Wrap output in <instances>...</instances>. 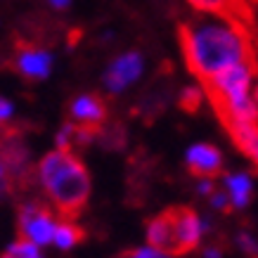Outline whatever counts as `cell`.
Instances as JSON below:
<instances>
[{
    "label": "cell",
    "instance_id": "6da1fadb",
    "mask_svg": "<svg viewBox=\"0 0 258 258\" xmlns=\"http://www.w3.org/2000/svg\"><path fill=\"white\" fill-rule=\"evenodd\" d=\"M182 57L192 76L206 83L216 74L235 64H258L256 36L249 22L202 15L192 22L178 24Z\"/></svg>",
    "mask_w": 258,
    "mask_h": 258
},
{
    "label": "cell",
    "instance_id": "7a4b0ae2",
    "mask_svg": "<svg viewBox=\"0 0 258 258\" xmlns=\"http://www.w3.org/2000/svg\"><path fill=\"white\" fill-rule=\"evenodd\" d=\"M36 175L59 218L76 220L86 211L93 192V180L79 154L67 149H52L38 161Z\"/></svg>",
    "mask_w": 258,
    "mask_h": 258
},
{
    "label": "cell",
    "instance_id": "3957f363",
    "mask_svg": "<svg viewBox=\"0 0 258 258\" xmlns=\"http://www.w3.org/2000/svg\"><path fill=\"white\" fill-rule=\"evenodd\" d=\"M202 218L187 204L168 206L147 220V244L161 256H189L202 242Z\"/></svg>",
    "mask_w": 258,
    "mask_h": 258
},
{
    "label": "cell",
    "instance_id": "277c9868",
    "mask_svg": "<svg viewBox=\"0 0 258 258\" xmlns=\"http://www.w3.org/2000/svg\"><path fill=\"white\" fill-rule=\"evenodd\" d=\"M55 227H57L55 209H50L45 202L29 199V202L19 204V209H17L19 239H29L36 246H45V244H52Z\"/></svg>",
    "mask_w": 258,
    "mask_h": 258
},
{
    "label": "cell",
    "instance_id": "5b68a950",
    "mask_svg": "<svg viewBox=\"0 0 258 258\" xmlns=\"http://www.w3.org/2000/svg\"><path fill=\"white\" fill-rule=\"evenodd\" d=\"M8 69H12L17 76L26 81H45L52 71V55L45 47H40V43L36 40L17 38Z\"/></svg>",
    "mask_w": 258,
    "mask_h": 258
},
{
    "label": "cell",
    "instance_id": "8992f818",
    "mask_svg": "<svg viewBox=\"0 0 258 258\" xmlns=\"http://www.w3.org/2000/svg\"><path fill=\"white\" fill-rule=\"evenodd\" d=\"M67 118H69V123L81 125V128L102 131V125L109 121V104L102 95H76L67 107Z\"/></svg>",
    "mask_w": 258,
    "mask_h": 258
},
{
    "label": "cell",
    "instance_id": "52a82bcc",
    "mask_svg": "<svg viewBox=\"0 0 258 258\" xmlns=\"http://www.w3.org/2000/svg\"><path fill=\"white\" fill-rule=\"evenodd\" d=\"M185 166L187 173L197 180H216L225 173V157L216 145L199 142L192 145L185 154Z\"/></svg>",
    "mask_w": 258,
    "mask_h": 258
},
{
    "label": "cell",
    "instance_id": "ba28073f",
    "mask_svg": "<svg viewBox=\"0 0 258 258\" xmlns=\"http://www.w3.org/2000/svg\"><path fill=\"white\" fill-rule=\"evenodd\" d=\"M142 55L140 52H125V55L116 57L114 62L104 71V86L109 93H121L125 88L135 83L138 76L142 74Z\"/></svg>",
    "mask_w": 258,
    "mask_h": 258
},
{
    "label": "cell",
    "instance_id": "9c48e42d",
    "mask_svg": "<svg viewBox=\"0 0 258 258\" xmlns=\"http://www.w3.org/2000/svg\"><path fill=\"white\" fill-rule=\"evenodd\" d=\"M223 189H225L232 211H242L253 199V175L246 171L223 173Z\"/></svg>",
    "mask_w": 258,
    "mask_h": 258
},
{
    "label": "cell",
    "instance_id": "30bf717a",
    "mask_svg": "<svg viewBox=\"0 0 258 258\" xmlns=\"http://www.w3.org/2000/svg\"><path fill=\"white\" fill-rule=\"evenodd\" d=\"M225 131L242 157L249 159L253 173H258V123H230Z\"/></svg>",
    "mask_w": 258,
    "mask_h": 258
},
{
    "label": "cell",
    "instance_id": "8fae6325",
    "mask_svg": "<svg viewBox=\"0 0 258 258\" xmlns=\"http://www.w3.org/2000/svg\"><path fill=\"white\" fill-rule=\"evenodd\" d=\"M195 10H199L202 15H213V17H225V19H242L249 22L246 17V8L242 0H187Z\"/></svg>",
    "mask_w": 258,
    "mask_h": 258
},
{
    "label": "cell",
    "instance_id": "7c38bea8",
    "mask_svg": "<svg viewBox=\"0 0 258 258\" xmlns=\"http://www.w3.org/2000/svg\"><path fill=\"white\" fill-rule=\"evenodd\" d=\"M86 237H88V232L79 225V223H76V220L59 218L57 220V227H55L52 244H55L57 249H62V251H71L74 246H79V244L86 242Z\"/></svg>",
    "mask_w": 258,
    "mask_h": 258
},
{
    "label": "cell",
    "instance_id": "4fadbf2b",
    "mask_svg": "<svg viewBox=\"0 0 258 258\" xmlns=\"http://www.w3.org/2000/svg\"><path fill=\"white\" fill-rule=\"evenodd\" d=\"M97 140L107 149H121L125 145V128L121 123H104Z\"/></svg>",
    "mask_w": 258,
    "mask_h": 258
},
{
    "label": "cell",
    "instance_id": "5bb4252c",
    "mask_svg": "<svg viewBox=\"0 0 258 258\" xmlns=\"http://www.w3.org/2000/svg\"><path fill=\"white\" fill-rule=\"evenodd\" d=\"M204 104V90L197 86H189V88H182L178 95V107L185 114H197V111L202 109Z\"/></svg>",
    "mask_w": 258,
    "mask_h": 258
},
{
    "label": "cell",
    "instance_id": "9a60e30c",
    "mask_svg": "<svg viewBox=\"0 0 258 258\" xmlns=\"http://www.w3.org/2000/svg\"><path fill=\"white\" fill-rule=\"evenodd\" d=\"M0 258H43V253L29 239H17L15 244H10L8 249L0 253Z\"/></svg>",
    "mask_w": 258,
    "mask_h": 258
},
{
    "label": "cell",
    "instance_id": "2e32d148",
    "mask_svg": "<svg viewBox=\"0 0 258 258\" xmlns=\"http://www.w3.org/2000/svg\"><path fill=\"white\" fill-rule=\"evenodd\" d=\"M237 246H239L246 256L258 258V237H253L251 232H239V235H237Z\"/></svg>",
    "mask_w": 258,
    "mask_h": 258
},
{
    "label": "cell",
    "instance_id": "e0dca14e",
    "mask_svg": "<svg viewBox=\"0 0 258 258\" xmlns=\"http://www.w3.org/2000/svg\"><path fill=\"white\" fill-rule=\"evenodd\" d=\"M12 114H15V107H12V102L5 100V97H0V128L10 123Z\"/></svg>",
    "mask_w": 258,
    "mask_h": 258
},
{
    "label": "cell",
    "instance_id": "ac0fdd59",
    "mask_svg": "<svg viewBox=\"0 0 258 258\" xmlns=\"http://www.w3.org/2000/svg\"><path fill=\"white\" fill-rule=\"evenodd\" d=\"M118 258H166V256H161V253H157L152 249H135V251H125Z\"/></svg>",
    "mask_w": 258,
    "mask_h": 258
},
{
    "label": "cell",
    "instance_id": "d6986e66",
    "mask_svg": "<svg viewBox=\"0 0 258 258\" xmlns=\"http://www.w3.org/2000/svg\"><path fill=\"white\" fill-rule=\"evenodd\" d=\"M69 3L71 0H50V5H52L55 10H67L69 8Z\"/></svg>",
    "mask_w": 258,
    "mask_h": 258
},
{
    "label": "cell",
    "instance_id": "ffe728a7",
    "mask_svg": "<svg viewBox=\"0 0 258 258\" xmlns=\"http://www.w3.org/2000/svg\"><path fill=\"white\" fill-rule=\"evenodd\" d=\"M253 102H256V107H258V76L253 81Z\"/></svg>",
    "mask_w": 258,
    "mask_h": 258
}]
</instances>
